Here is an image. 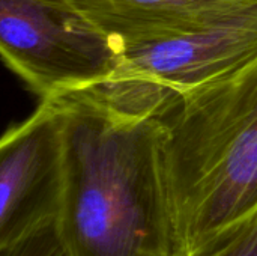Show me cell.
Masks as SVG:
<instances>
[{"mask_svg": "<svg viewBox=\"0 0 257 256\" xmlns=\"http://www.w3.org/2000/svg\"><path fill=\"white\" fill-rule=\"evenodd\" d=\"M63 137L56 219L69 256H179L157 118L119 113L81 91L54 98Z\"/></svg>", "mask_w": 257, "mask_h": 256, "instance_id": "cell-1", "label": "cell"}, {"mask_svg": "<svg viewBox=\"0 0 257 256\" xmlns=\"http://www.w3.org/2000/svg\"><path fill=\"white\" fill-rule=\"evenodd\" d=\"M161 160L179 256H203L257 214V59L178 98Z\"/></svg>", "mask_w": 257, "mask_h": 256, "instance_id": "cell-2", "label": "cell"}, {"mask_svg": "<svg viewBox=\"0 0 257 256\" xmlns=\"http://www.w3.org/2000/svg\"><path fill=\"white\" fill-rule=\"evenodd\" d=\"M256 59L254 9L221 26L117 45L110 75L81 92L119 113L160 119L182 95Z\"/></svg>", "mask_w": 257, "mask_h": 256, "instance_id": "cell-3", "label": "cell"}, {"mask_svg": "<svg viewBox=\"0 0 257 256\" xmlns=\"http://www.w3.org/2000/svg\"><path fill=\"white\" fill-rule=\"evenodd\" d=\"M0 57L47 101L107 78L117 47L69 0H0Z\"/></svg>", "mask_w": 257, "mask_h": 256, "instance_id": "cell-4", "label": "cell"}, {"mask_svg": "<svg viewBox=\"0 0 257 256\" xmlns=\"http://www.w3.org/2000/svg\"><path fill=\"white\" fill-rule=\"evenodd\" d=\"M62 193L60 109L47 100L0 137V250L56 220Z\"/></svg>", "mask_w": 257, "mask_h": 256, "instance_id": "cell-5", "label": "cell"}, {"mask_svg": "<svg viewBox=\"0 0 257 256\" xmlns=\"http://www.w3.org/2000/svg\"><path fill=\"white\" fill-rule=\"evenodd\" d=\"M69 2L116 47L221 26L257 9V0Z\"/></svg>", "mask_w": 257, "mask_h": 256, "instance_id": "cell-6", "label": "cell"}, {"mask_svg": "<svg viewBox=\"0 0 257 256\" xmlns=\"http://www.w3.org/2000/svg\"><path fill=\"white\" fill-rule=\"evenodd\" d=\"M0 256H69L56 220L29 232L18 241L3 247Z\"/></svg>", "mask_w": 257, "mask_h": 256, "instance_id": "cell-7", "label": "cell"}, {"mask_svg": "<svg viewBox=\"0 0 257 256\" xmlns=\"http://www.w3.org/2000/svg\"><path fill=\"white\" fill-rule=\"evenodd\" d=\"M203 256H257V214L229 241Z\"/></svg>", "mask_w": 257, "mask_h": 256, "instance_id": "cell-8", "label": "cell"}]
</instances>
